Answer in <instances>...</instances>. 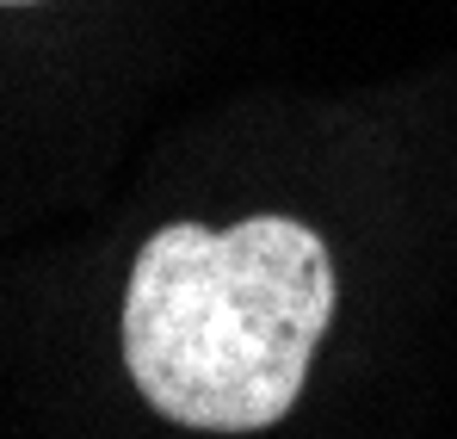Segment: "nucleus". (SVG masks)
<instances>
[{
    "instance_id": "nucleus-1",
    "label": "nucleus",
    "mask_w": 457,
    "mask_h": 439,
    "mask_svg": "<svg viewBox=\"0 0 457 439\" xmlns=\"http://www.w3.org/2000/svg\"><path fill=\"white\" fill-rule=\"evenodd\" d=\"M328 316L334 266L315 229L291 217L235 229L167 223L130 266L124 359L167 421L260 434L303 396Z\"/></svg>"
},
{
    "instance_id": "nucleus-2",
    "label": "nucleus",
    "mask_w": 457,
    "mask_h": 439,
    "mask_svg": "<svg viewBox=\"0 0 457 439\" xmlns=\"http://www.w3.org/2000/svg\"><path fill=\"white\" fill-rule=\"evenodd\" d=\"M6 6H19V0H6Z\"/></svg>"
}]
</instances>
